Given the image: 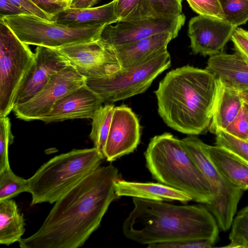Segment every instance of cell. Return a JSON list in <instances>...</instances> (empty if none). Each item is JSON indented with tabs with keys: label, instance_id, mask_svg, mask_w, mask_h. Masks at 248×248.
Returning a JSON list of instances; mask_svg holds the SVG:
<instances>
[{
	"label": "cell",
	"instance_id": "cell-1",
	"mask_svg": "<svg viewBox=\"0 0 248 248\" xmlns=\"http://www.w3.org/2000/svg\"><path fill=\"white\" fill-rule=\"evenodd\" d=\"M119 170L99 167L57 201L39 229L18 242L21 248H78L99 227L118 196Z\"/></svg>",
	"mask_w": 248,
	"mask_h": 248
},
{
	"label": "cell",
	"instance_id": "cell-2",
	"mask_svg": "<svg viewBox=\"0 0 248 248\" xmlns=\"http://www.w3.org/2000/svg\"><path fill=\"white\" fill-rule=\"evenodd\" d=\"M223 88L205 69L187 65L172 70L155 91L158 113L175 130L201 134L208 128Z\"/></svg>",
	"mask_w": 248,
	"mask_h": 248
},
{
	"label": "cell",
	"instance_id": "cell-3",
	"mask_svg": "<svg viewBox=\"0 0 248 248\" xmlns=\"http://www.w3.org/2000/svg\"><path fill=\"white\" fill-rule=\"evenodd\" d=\"M132 210L124 220L125 237L142 245L219 238L213 215L202 205H174L133 198Z\"/></svg>",
	"mask_w": 248,
	"mask_h": 248
},
{
	"label": "cell",
	"instance_id": "cell-4",
	"mask_svg": "<svg viewBox=\"0 0 248 248\" xmlns=\"http://www.w3.org/2000/svg\"><path fill=\"white\" fill-rule=\"evenodd\" d=\"M144 156L147 169L158 182L186 193L196 202H211L210 185L181 140L167 132L155 136Z\"/></svg>",
	"mask_w": 248,
	"mask_h": 248
},
{
	"label": "cell",
	"instance_id": "cell-5",
	"mask_svg": "<svg viewBox=\"0 0 248 248\" xmlns=\"http://www.w3.org/2000/svg\"><path fill=\"white\" fill-rule=\"evenodd\" d=\"M103 156L94 147L73 149L43 164L28 179L31 205L55 203L65 193L100 166Z\"/></svg>",
	"mask_w": 248,
	"mask_h": 248
},
{
	"label": "cell",
	"instance_id": "cell-6",
	"mask_svg": "<svg viewBox=\"0 0 248 248\" xmlns=\"http://www.w3.org/2000/svg\"><path fill=\"white\" fill-rule=\"evenodd\" d=\"M23 43L58 48L99 39L106 25H65L30 15L1 18Z\"/></svg>",
	"mask_w": 248,
	"mask_h": 248
},
{
	"label": "cell",
	"instance_id": "cell-7",
	"mask_svg": "<svg viewBox=\"0 0 248 248\" xmlns=\"http://www.w3.org/2000/svg\"><path fill=\"white\" fill-rule=\"evenodd\" d=\"M181 141L210 185L213 198L205 206L215 217L219 229L228 230L244 190L232 184L215 166L209 156L206 143L194 135Z\"/></svg>",
	"mask_w": 248,
	"mask_h": 248
},
{
	"label": "cell",
	"instance_id": "cell-8",
	"mask_svg": "<svg viewBox=\"0 0 248 248\" xmlns=\"http://www.w3.org/2000/svg\"><path fill=\"white\" fill-rule=\"evenodd\" d=\"M34 62L28 45L0 19V118L13 110L17 93Z\"/></svg>",
	"mask_w": 248,
	"mask_h": 248
},
{
	"label": "cell",
	"instance_id": "cell-9",
	"mask_svg": "<svg viewBox=\"0 0 248 248\" xmlns=\"http://www.w3.org/2000/svg\"><path fill=\"white\" fill-rule=\"evenodd\" d=\"M165 51L135 66L122 69L109 76L86 80V85L98 94L104 103L124 100L145 92L154 79L170 66Z\"/></svg>",
	"mask_w": 248,
	"mask_h": 248
},
{
	"label": "cell",
	"instance_id": "cell-10",
	"mask_svg": "<svg viewBox=\"0 0 248 248\" xmlns=\"http://www.w3.org/2000/svg\"><path fill=\"white\" fill-rule=\"evenodd\" d=\"M86 78L71 63L52 75L43 88L28 101L16 105V118L26 121L37 120L55 103L68 93L86 84Z\"/></svg>",
	"mask_w": 248,
	"mask_h": 248
},
{
	"label": "cell",
	"instance_id": "cell-11",
	"mask_svg": "<svg viewBox=\"0 0 248 248\" xmlns=\"http://www.w3.org/2000/svg\"><path fill=\"white\" fill-rule=\"evenodd\" d=\"M185 21L183 14L175 16H151L137 20L119 21L115 25L105 26L99 39L113 48L165 32L177 37Z\"/></svg>",
	"mask_w": 248,
	"mask_h": 248
},
{
	"label": "cell",
	"instance_id": "cell-12",
	"mask_svg": "<svg viewBox=\"0 0 248 248\" xmlns=\"http://www.w3.org/2000/svg\"><path fill=\"white\" fill-rule=\"evenodd\" d=\"M55 49L86 80L109 76L122 70L113 49L100 39Z\"/></svg>",
	"mask_w": 248,
	"mask_h": 248
},
{
	"label": "cell",
	"instance_id": "cell-13",
	"mask_svg": "<svg viewBox=\"0 0 248 248\" xmlns=\"http://www.w3.org/2000/svg\"><path fill=\"white\" fill-rule=\"evenodd\" d=\"M236 28L215 17L199 15L192 17L188 28L192 53L211 56L222 52Z\"/></svg>",
	"mask_w": 248,
	"mask_h": 248
},
{
	"label": "cell",
	"instance_id": "cell-14",
	"mask_svg": "<svg viewBox=\"0 0 248 248\" xmlns=\"http://www.w3.org/2000/svg\"><path fill=\"white\" fill-rule=\"evenodd\" d=\"M139 120L131 108L125 105L114 108L104 149V158L111 162L137 148L140 139Z\"/></svg>",
	"mask_w": 248,
	"mask_h": 248
},
{
	"label": "cell",
	"instance_id": "cell-15",
	"mask_svg": "<svg viewBox=\"0 0 248 248\" xmlns=\"http://www.w3.org/2000/svg\"><path fill=\"white\" fill-rule=\"evenodd\" d=\"M34 57L35 62L17 93L14 107L31 99L52 75L70 64L55 48L37 46Z\"/></svg>",
	"mask_w": 248,
	"mask_h": 248
},
{
	"label": "cell",
	"instance_id": "cell-16",
	"mask_svg": "<svg viewBox=\"0 0 248 248\" xmlns=\"http://www.w3.org/2000/svg\"><path fill=\"white\" fill-rule=\"evenodd\" d=\"M104 101L85 84L58 100L51 109L37 120L45 123L75 119H92Z\"/></svg>",
	"mask_w": 248,
	"mask_h": 248
},
{
	"label": "cell",
	"instance_id": "cell-17",
	"mask_svg": "<svg viewBox=\"0 0 248 248\" xmlns=\"http://www.w3.org/2000/svg\"><path fill=\"white\" fill-rule=\"evenodd\" d=\"M205 69L225 88L239 92L248 90V61L235 53L209 56Z\"/></svg>",
	"mask_w": 248,
	"mask_h": 248
},
{
	"label": "cell",
	"instance_id": "cell-18",
	"mask_svg": "<svg viewBox=\"0 0 248 248\" xmlns=\"http://www.w3.org/2000/svg\"><path fill=\"white\" fill-rule=\"evenodd\" d=\"M176 37L165 32L113 47L122 69L140 65L167 51L170 42Z\"/></svg>",
	"mask_w": 248,
	"mask_h": 248
},
{
	"label": "cell",
	"instance_id": "cell-19",
	"mask_svg": "<svg viewBox=\"0 0 248 248\" xmlns=\"http://www.w3.org/2000/svg\"><path fill=\"white\" fill-rule=\"evenodd\" d=\"M118 197L128 196L148 200L177 201L186 202L192 200L186 193L160 183L136 182L119 179L115 182Z\"/></svg>",
	"mask_w": 248,
	"mask_h": 248
},
{
	"label": "cell",
	"instance_id": "cell-20",
	"mask_svg": "<svg viewBox=\"0 0 248 248\" xmlns=\"http://www.w3.org/2000/svg\"><path fill=\"white\" fill-rule=\"evenodd\" d=\"M115 0L96 7L67 8L53 16V21L65 25H107L117 23L119 19L115 12Z\"/></svg>",
	"mask_w": 248,
	"mask_h": 248
},
{
	"label": "cell",
	"instance_id": "cell-21",
	"mask_svg": "<svg viewBox=\"0 0 248 248\" xmlns=\"http://www.w3.org/2000/svg\"><path fill=\"white\" fill-rule=\"evenodd\" d=\"M209 156L218 170L232 184L248 190V165L223 148L206 144Z\"/></svg>",
	"mask_w": 248,
	"mask_h": 248
},
{
	"label": "cell",
	"instance_id": "cell-22",
	"mask_svg": "<svg viewBox=\"0 0 248 248\" xmlns=\"http://www.w3.org/2000/svg\"><path fill=\"white\" fill-rule=\"evenodd\" d=\"M23 214L12 199L0 201V244L9 246L19 242L25 228Z\"/></svg>",
	"mask_w": 248,
	"mask_h": 248
},
{
	"label": "cell",
	"instance_id": "cell-23",
	"mask_svg": "<svg viewBox=\"0 0 248 248\" xmlns=\"http://www.w3.org/2000/svg\"><path fill=\"white\" fill-rule=\"evenodd\" d=\"M244 102L240 92L223 86L208 130L215 135L225 130L239 112Z\"/></svg>",
	"mask_w": 248,
	"mask_h": 248
},
{
	"label": "cell",
	"instance_id": "cell-24",
	"mask_svg": "<svg viewBox=\"0 0 248 248\" xmlns=\"http://www.w3.org/2000/svg\"><path fill=\"white\" fill-rule=\"evenodd\" d=\"M114 106L107 104L96 111L92 119L90 138L94 147L103 156L109 133Z\"/></svg>",
	"mask_w": 248,
	"mask_h": 248
},
{
	"label": "cell",
	"instance_id": "cell-25",
	"mask_svg": "<svg viewBox=\"0 0 248 248\" xmlns=\"http://www.w3.org/2000/svg\"><path fill=\"white\" fill-rule=\"evenodd\" d=\"M115 12L119 21H133L155 16L147 0H115Z\"/></svg>",
	"mask_w": 248,
	"mask_h": 248
},
{
	"label": "cell",
	"instance_id": "cell-26",
	"mask_svg": "<svg viewBox=\"0 0 248 248\" xmlns=\"http://www.w3.org/2000/svg\"><path fill=\"white\" fill-rule=\"evenodd\" d=\"M230 243L225 248H248V205L233 218L229 234Z\"/></svg>",
	"mask_w": 248,
	"mask_h": 248
},
{
	"label": "cell",
	"instance_id": "cell-27",
	"mask_svg": "<svg viewBox=\"0 0 248 248\" xmlns=\"http://www.w3.org/2000/svg\"><path fill=\"white\" fill-rule=\"evenodd\" d=\"M28 179L15 174L11 168L0 172V201L12 199L19 194L27 192Z\"/></svg>",
	"mask_w": 248,
	"mask_h": 248
},
{
	"label": "cell",
	"instance_id": "cell-28",
	"mask_svg": "<svg viewBox=\"0 0 248 248\" xmlns=\"http://www.w3.org/2000/svg\"><path fill=\"white\" fill-rule=\"evenodd\" d=\"M215 144L226 150L248 165V140L237 138L224 130L216 134Z\"/></svg>",
	"mask_w": 248,
	"mask_h": 248
},
{
	"label": "cell",
	"instance_id": "cell-29",
	"mask_svg": "<svg viewBox=\"0 0 248 248\" xmlns=\"http://www.w3.org/2000/svg\"><path fill=\"white\" fill-rule=\"evenodd\" d=\"M223 19L237 28L248 21V0H218Z\"/></svg>",
	"mask_w": 248,
	"mask_h": 248
},
{
	"label": "cell",
	"instance_id": "cell-30",
	"mask_svg": "<svg viewBox=\"0 0 248 248\" xmlns=\"http://www.w3.org/2000/svg\"><path fill=\"white\" fill-rule=\"evenodd\" d=\"M14 139L9 118L7 116L0 118V172L10 168L8 149Z\"/></svg>",
	"mask_w": 248,
	"mask_h": 248
},
{
	"label": "cell",
	"instance_id": "cell-31",
	"mask_svg": "<svg viewBox=\"0 0 248 248\" xmlns=\"http://www.w3.org/2000/svg\"><path fill=\"white\" fill-rule=\"evenodd\" d=\"M155 16H175L182 14V0H147Z\"/></svg>",
	"mask_w": 248,
	"mask_h": 248
},
{
	"label": "cell",
	"instance_id": "cell-32",
	"mask_svg": "<svg viewBox=\"0 0 248 248\" xmlns=\"http://www.w3.org/2000/svg\"><path fill=\"white\" fill-rule=\"evenodd\" d=\"M186 0L191 8L199 15L224 18V14L218 0Z\"/></svg>",
	"mask_w": 248,
	"mask_h": 248
},
{
	"label": "cell",
	"instance_id": "cell-33",
	"mask_svg": "<svg viewBox=\"0 0 248 248\" xmlns=\"http://www.w3.org/2000/svg\"><path fill=\"white\" fill-rule=\"evenodd\" d=\"M224 131L237 138L248 140V115L244 104L236 117Z\"/></svg>",
	"mask_w": 248,
	"mask_h": 248
},
{
	"label": "cell",
	"instance_id": "cell-34",
	"mask_svg": "<svg viewBox=\"0 0 248 248\" xmlns=\"http://www.w3.org/2000/svg\"><path fill=\"white\" fill-rule=\"evenodd\" d=\"M214 244L205 240H191L171 242L155 243L148 245L149 248H211Z\"/></svg>",
	"mask_w": 248,
	"mask_h": 248
},
{
	"label": "cell",
	"instance_id": "cell-35",
	"mask_svg": "<svg viewBox=\"0 0 248 248\" xmlns=\"http://www.w3.org/2000/svg\"><path fill=\"white\" fill-rule=\"evenodd\" d=\"M231 40L233 43L235 53L248 61V31L237 27Z\"/></svg>",
	"mask_w": 248,
	"mask_h": 248
},
{
	"label": "cell",
	"instance_id": "cell-36",
	"mask_svg": "<svg viewBox=\"0 0 248 248\" xmlns=\"http://www.w3.org/2000/svg\"><path fill=\"white\" fill-rule=\"evenodd\" d=\"M28 15L35 16L48 21H53V17L42 10L31 0H9Z\"/></svg>",
	"mask_w": 248,
	"mask_h": 248
},
{
	"label": "cell",
	"instance_id": "cell-37",
	"mask_svg": "<svg viewBox=\"0 0 248 248\" xmlns=\"http://www.w3.org/2000/svg\"><path fill=\"white\" fill-rule=\"evenodd\" d=\"M42 10L53 17L64 10L69 8L63 0H31Z\"/></svg>",
	"mask_w": 248,
	"mask_h": 248
},
{
	"label": "cell",
	"instance_id": "cell-38",
	"mask_svg": "<svg viewBox=\"0 0 248 248\" xmlns=\"http://www.w3.org/2000/svg\"><path fill=\"white\" fill-rule=\"evenodd\" d=\"M28 15L9 0H0V18L7 16Z\"/></svg>",
	"mask_w": 248,
	"mask_h": 248
},
{
	"label": "cell",
	"instance_id": "cell-39",
	"mask_svg": "<svg viewBox=\"0 0 248 248\" xmlns=\"http://www.w3.org/2000/svg\"><path fill=\"white\" fill-rule=\"evenodd\" d=\"M101 0H73L70 8H86L93 7Z\"/></svg>",
	"mask_w": 248,
	"mask_h": 248
},
{
	"label": "cell",
	"instance_id": "cell-40",
	"mask_svg": "<svg viewBox=\"0 0 248 248\" xmlns=\"http://www.w3.org/2000/svg\"><path fill=\"white\" fill-rule=\"evenodd\" d=\"M244 102L248 103V90L240 92Z\"/></svg>",
	"mask_w": 248,
	"mask_h": 248
},
{
	"label": "cell",
	"instance_id": "cell-41",
	"mask_svg": "<svg viewBox=\"0 0 248 248\" xmlns=\"http://www.w3.org/2000/svg\"><path fill=\"white\" fill-rule=\"evenodd\" d=\"M68 7H70L71 4L73 0H63Z\"/></svg>",
	"mask_w": 248,
	"mask_h": 248
},
{
	"label": "cell",
	"instance_id": "cell-42",
	"mask_svg": "<svg viewBox=\"0 0 248 248\" xmlns=\"http://www.w3.org/2000/svg\"><path fill=\"white\" fill-rule=\"evenodd\" d=\"M244 105L246 108V110H247V111L248 113V103H246L245 102H244Z\"/></svg>",
	"mask_w": 248,
	"mask_h": 248
}]
</instances>
